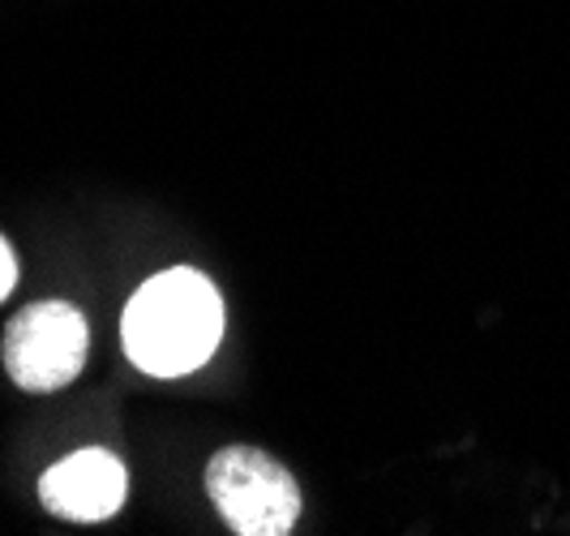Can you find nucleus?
<instances>
[{"instance_id": "1", "label": "nucleus", "mask_w": 570, "mask_h": 536, "mask_svg": "<svg viewBox=\"0 0 570 536\" xmlns=\"http://www.w3.org/2000/svg\"><path fill=\"white\" fill-rule=\"evenodd\" d=\"M120 339L129 361L150 378L194 373L224 339V296L194 266L159 271L129 296Z\"/></svg>"}, {"instance_id": "2", "label": "nucleus", "mask_w": 570, "mask_h": 536, "mask_svg": "<svg viewBox=\"0 0 570 536\" xmlns=\"http://www.w3.org/2000/svg\"><path fill=\"white\" fill-rule=\"evenodd\" d=\"M206 494L236 536H287L301 519L296 477L257 447H224L210 455Z\"/></svg>"}, {"instance_id": "3", "label": "nucleus", "mask_w": 570, "mask_h": 536, "mask_svg": "<svg viewBox=\"0 0 570 536\" xmlns=\"http://www.w3.org/2000/svg\"><path fill=\"white\" fill-rule=\"evenodd\" d=\"M90 348V327L86 313L69 301H35L18 310L4 327V373L35 396H48L69 387L86 366Z\"/></svg>"}, {"instance_id": "4", "label": "nucleus", "mask_w": 570, "mask_h": 536, "mask_svg": "<svg viewBox=\"0 0 570 536\" xmlns=\"http://www.w3.org/2000/svg\"><path fill=\"white\" fill-rule=\"evenodd\" d=\"M129 472L112 451L86 447L65 455L39 477V503L69 524H99L125 507Z\"/></svg>"}, {"instance_id": "5", "label": "nucleus", "mask_w": 570, "mask_h": 536, "mask_svg": "<svg viewBox=\"0 0 570 536\" xmlns=\"http://www.w3.org/2000/svg\"><path fill=\"white\" fill-rule=\"evenodd\" d=\"M13 283H18V257H13V245L0 236V301L13 292Z\"/></svg>"}]
</instances>
